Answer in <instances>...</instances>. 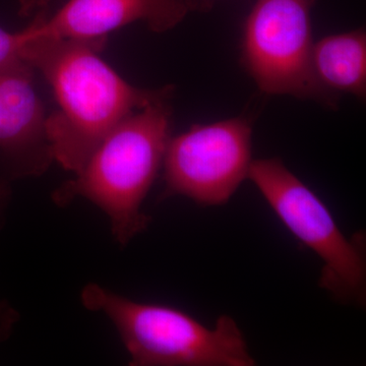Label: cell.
Instances as JSON below:
<instances>
[{
  "label": "cell",
  "instance_id": "cell-1",
  "mask_svg": "<svg viewBox=\"0 0 366 366\" xmlns=\"http://www.w3.org/2000/svg\"><path fill=\"white\" fill-rule=\"evenodd\" d=\"M21 57L54 91L59 109L46 118L53 160L78 174L92 153L122 120L162 99L174 86L139 89L99 56L107 37L56 38L21 31Z\"/></svg>",
  "mask_w": 366,
  "mask_h": 366
},
{
  "label": "cell",
  "instance_id": "cell-2",
  "mask_svg": "<svg viewBox=\"0 0 366 366\" xmlns=\"http://www.w3.org/2000/svg\"><path fill=\"white\" fill-rule=\"evenodd\" d=\"M170 99L151 103L122 120L76 178L53 194L61 206L78 197L95 204L109 217L113 236L124 247L150 223L142 207L169 143Z\"/></svg>",
  "mask_w": 366,
  "mask_h": 366
},
{
  "label": "cell",
  "instance_id": "cell-3",
  "mask_svg": "<svg viewBox=\"0 0 366 366\" xmlns=\"http://www.w3.org/2000/svg\"><path fill=\"white\" fill-rule=\"evenodd\" d=\"M84 307L107 315L122 337L132 366H252L242 330L229 315L215 327L177 308L137 302L98 284L81 291Z\"/></svg>",
  "mask_w": 366,
  "mask_h": 366
},
{
  "label": "cell",
  "instance_id": "cell-4",
  "mask_svg": "<svg viewBox=\"0 0 366 366\" xmlns=\"http://www.w3.org/2000/svg\"><path fill=\"white\" fill-rule=\"evenodd\" d=\"M247 179L286 228L320 257V287L344 305H365V236L347 238L324 202L281 159L252 160Z\"/></svg>",
  "mask_w": 366,
  "mask_h": 366
},
{
  "label": "cell",
  "instance_id": "cell-5",
  "mask_svg": "<svg viewBox=\"0 0 366 366\" xmlns=\"http://www.w3.org/2000/svg\"><path fill=\"white\" fill-rule=\"evenodd\" d=\"M317 0H257L243 29V66L262 93L338 109L340 95L315 78L312 13Z\"/></svg>",
  "mask_w": 366,
  "mask_h": 366
},
{
  "label": "cell",
  "instance_id": "cell-6",
  "mask_svg": "<svg viewBox=\"0 0 366 366\" xmlns=\"http://www.w3.org/2000/svg\"><path fill=\"white\" fill-rule=\"evenodd\" d=\"M252 137L249 118L238 117L196 124L170 137L162 197L183 196L203 207L227 203L249 177Z\"/></svg>",
  "mask_w": 366,
  "mask_h": 366
},
{
  "label": "cell",
  "instance_id": "cell-7",
  "mask_svg": "<svg viewBox=\"0 0 366 366\" xmlns=\"http://www.w3.org/2000/svg\"><path fill=\"white\" fill-rule=\"evenodd\" d=\"M190 13L189 0H69L57 13L35 14L26 28L56 38L107 37L108 33L144 21L151 31L165 33Z\"/></svg>",
  "mask_w": 366,
  "mask_h": 366
},
{
  "label": "cell",
  "instance_id": "cell-8",
  "mask_svg": "<svg viewBox=\"0 0 366 366\" xmlns=\"http://www.w3.org/2000/svg\"><path fill=\"white\" fill-rule=\"evenodd\" d=\"M33 76L0 74V163L11 178L41 175L53 160Z\"/></svg>",
  "mask_w": 366,
  "mask_h": 366
},
{
  "label": "cell",
  "instance_id": "cell-9",
  "mask_svg": "<svg viewBox=\"0 0 366 366\" xmlns=\"http://www.w3.org/2000/svg\"><path fill=\"white\" fill-rule=\"evenodd\" d=\"M312 66L320 85L334 93L366 96V34L363 29L334 34L315 43Z\"/></svg>",
  "mask_w": 366,
  "mask_h": 366
},
{
  "label": "cell",
  "instance_id": "cell-10",
  "mask_svg": "<svg viewBox=\"0 0 366 366\" xmlns=\"http://www.w3.org/2000/svg\"><path fill=\"white\" fill-rule=\"evenodd\" d=\"M21 34L9 33L0 28V74H28L34 69L21 54Z\"/></svg>",
  "mask_w": 366,
  "mask_h": 366
},
{
  "label": "cell",
  "instance_id": "cell-11",
  "mask_svg": "<svg viewBox=\"0 0 366 366\" xmlns=\"http://www.w3.org/2000/svg\"><path fill=\"white\" fill-rule=\"evenodd\" d=\"M18 320V312L6 300L0 301V342L11 337Z\"/></svg>",
  "mask_w": 366,
  "mask_h": 366
},
{
  "label": "cell",
  "instance_id": "cell-12",
  "mask_svg": "<svg viewBox=\"0 0 366 366\" xmlns=\"http://www.w3.org/2000/svg\"><path fill=\"white\" fill-rule=\"evenodd\" d=\"M19 4V14L21 18L35 16L39 11H47L52 0H16Z\"/></svg>",
  "mask_w": 366,
  "mask_h": 366
},
{
  "label": "cell",
  "instance_id": "cell-13",
  "mask_svg": "<svg viewBox=\"0 0 366 366\" xmlns=\"http://www.w3.org/2000/svg\"><path fill=\"white\" fill-rule=\"evenodd\" d=\"M217 0H189L190 11L208 13L215 6Z\"/></svg>",
  "mask_w": 366,
  "mask_h": 366
},
{
  "label": "cell",
  "instance_id": "cell-14",
  "mask_svg": "<svg viewBox=\"0 0 366 366\" xmlns=\"http://www.w3.org/2000/svg\"><path fill=\"white\" fill-rule=\"evenodd\" d=\"M6 189L4 185L0 184V219H1L2 209L4 208V201H6Z\"/></svg>",
  "mask_w": 366,
  "mask_h": 366
}]
</instances>
